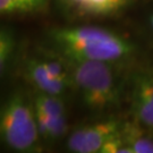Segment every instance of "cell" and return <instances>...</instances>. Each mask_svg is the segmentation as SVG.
Masks as SVG:
<instances>
[{
	"instance_id": "cell-1",
	"label": "cell",
	"mask_w": 153,
	"mask_h": 153,
	"mask_svg": "<svg viewBox=\"0 0 153 153\" xmlns=\"http://www.w3.org/2000/svg\"><path fill=\"white\" fill-rule=\"evenodd\" d=\"M49 49L64 57L121 64L135 53L128 39L95 25H75L51 28L47 33Z\"/></svg>"
},
{
	"instance_id": "cell-2",
	"label": "cell",
	"mask_w": 153,
	"mask_h": 153,
	"mask_svg": "<svg viewBox=\"0 0 153 153\" xmlns=\"http://www.w3.org/2000/svg\"><path fill=\"white\" fill-rule=\"evenodd\" d=\"M61 57L69 67L73 86L88 109L105 111L119 103L121 83L114 64Z\"/></svg>"
},
{
	"instance_id": "cell-3",
	"label": "cell",
	"mask_w": 153,
	"mask_h": 153,
	"mask_svg": "<svg viewBox=\"0 0 153 153\" xmlns=\"http://www.w3.org/2000/svg\"><path fill=\"white\" fill-rule=\"evenodd\" d=\"M0 135L7 148L16 152H34L39 145L36 115L32 99L15 91L6 99L0 111Z\"/></svg>"
},
{
	"instance_id": "cell-4",
	"label": "cell",
	"mask_w": 153,
	"mask_h": 153,
	"mask_svg": "<svg viewBox=\"0 0 153 153\" xmlns=\"http://www.w3.org/2000/svg\"><path fill=\"white\" fill-rule=\"evenodd\" d=\"M123 123L116 118H104L79 126L68 135L67 150L74 153H100L105 141L120 131Z\"/></svg>"
},
{
	"instance_id": "cell-5",
	"label": "cell",
	"mask_w": 153,
	"mask_h": 153,
	"mask_svg": "<svg viewBox=\"0 0 153 153\" xmlns=\"http://www.w3.org/2000/svg\"><path fill=\"white\" fill-rule=\"evenodd\" d=\"M129 99L134 119L153 131V66L133 75Z\"/></svg>"
},
{
	"instance_id": "cell-6",
	"label": "cell",
	"mask_w": 153,
	"mask_h": 153,
	"mask_svg": "<svg viewBox=\"0 0 153 153\" xmlns=\"http://www.w3.org/2000/svg\"><path fill=\"white\" fill-rule=\"evenodd\" d=\"M61 10L75 19L105 18L118 15L135 0H56Z\"/></svg>"
},
{
	"instance_id": "cell-7",
	"label": "cell",
	"mask_w": 153,
	"mask_h": 153,
	"mask_svg": "<svg viewBox=\"0 0 153 153\" xmlns=\"http://www.w3.org/2000/svg\"><path fill=\"white\" fill-rule=\"evenodd\" d=\"M24 73L26 79L35 88L38 92L62 97L69 88H73L69 84L51 77L39 57L31 58L26 61Z\"/></svg>"
},
{
	"instance_id": "cell-8",
	"label": "cell",
	"mask_w": 153,
	"mask_h": 153,
	"mask_svg": "<svg viewBox=\"0 0 153 153\" xmlns=\"http://www.w3.org/2000/svg\"><path fill=\"white\" fill-rule=\"evenodd\" d=\"M121 135L134 153H153V131L137 120L124 121Z\"/></svg>"
},
{
	"instance_id": "cell-9",
	"label": "cell",
	"mask_w": 153,
	"mask_h": 153,
	"mask_svg": "<svg viewBox=\"0 0 153 153\" xmlns=\"http://www.w3.org/2000/svg\"><path fill=\"white\" fill-rule=\"evenodd\" d=\"M36 115L39 134L40 137L45 142H55L65 136L68 131L66 116L61 117H49V116Z\"/></svg>"
},
{
	"instance_id": "cell-10",
	"label": "cell",
	"mask_w": 153,
	"mask_h": 153,
	"mask_svg": "<svg viewBox=\"0 0 153 153\" xmlns=\"http://www.w3.org/2000/svg\"><path fill=\"white\" fill-rule=\"evenodd\" d=\"M49 0H0V13L5 16L32 15L45 11Z\"/></svg>"
},
{
	"instance_id": "cell-11",
	"label": "cell",
	"mask_w": 153,
	"mask_h": 153,
	"mask_svg": "<svg viewBox=\"0 0 153 153\" xmlns=\"http://www.w3.org/2000/svg\"><path fill=\"white\" fill-rule=\"evenodd\" d=\"M32 102L35 114L49 116V117L66 116L65 103L62 97L36 91L35 95L32 99Z\"/></svg>"
},
{
	"instance_id": "cell-12",
	"label": "cell",
	"mask_w": 153,
	"mask_h": 153,
	"mask_svg": "<svg viewBox=\"0 0 153 153\" xmlns=\"http://www.w3.org/2000/svg\"><path fill=\"white\" fill-rule=\"evenodd\" d=\"M16 50V39L14 32L7 26L0 30V71L1 74L7 71Z\"/></svg>"
},
{
	"instance_id": "cell-13",
	"label": "cell",
	"mask_w": 153,
	"mask_h": 153,
	"mask_svg": "<svg viewBox=\"0 0 153 153\" xmlns=\"http://www.w3.org/2000/svg\"><path fill=\"white\" fill-rule=\"evenodd\" d=\"M100 153H134V152L127 145V143L125 142L124 137L121 135V131H119L105 141V143L103 144V146L101 149Z\"/></svg>"
},
{
	"instance_id": "cell-14",
	"label": "cell",
	"mask_w": 153,
	"mask_h": 153,
	"mask_svg": "<svg viewBox=\"0 0 153 153\" xmlns=\"http://www.w3.org/2000/svg\"><path fill=\"white\" fill-rule=\"evenodd\" d=\"M149 24H150V27H151V30H152V32H153V14L150 16V18H149Z\"/></svg>"
}]
</instances>
